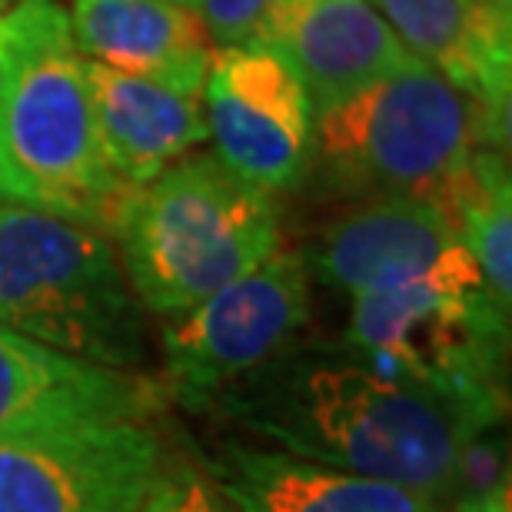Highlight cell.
<instances>
[{
	"label": "cell",
	"mask_w": 512,
	"mask_h": 512,
	"mask_svg": "<svg viewBox=\"0 0 512 512\" xmlns=\"http://www.w3.org/2000/svg\"><path fill=\"white\" fill-rule=\"evenodd\" d=\"M210 409L276 453L419 489L439 503H449L466 439L503 423L346 340L290 343Z\"/></svg>",
	"instance_id": "6da1fadb"
},
{
	"label": "cell",
	"mask_w": 512,
	"mask_h": 512,
	"mask_svg": "<svg viewBox=\"0 0 512 512\" xmlns=\"http://www.w3.org/2000/svg\"><path fill=\"white\" fill-rule=\"evenodd\" d=\"M0 60H4V20H0Z\"/></svg>",
	"instance_id": "44dd1931"
},
{
	"label": "cell",
	"mask_w": 512,
	"mask_h": 512,
	"mask_svg": "<svg viewBox=\"0 0 512 512\" xmlns=\"http://www.w3.org/2000/svg\"><path fill=\"white\" fill-rule=\"evenodd\" d=\"M143 310L180 316L280 247L273 197L217 153L127 187L107 230Z\"/></svg>",
	"instance_id": "3957f363"
},
{
	"label": "cell",
	"mask_w": 512,
	"mask_h": 512,
	"mask_svg": "<svg viewBox=\"0 0 512 512\" xmlns=\"http://www.w3.org/2000/svg\"><path fill=\"white\" fill-rule=\"evenodd\" d=\"M310 323L303 253L276 247L163 330V370L180 406L203 413L223 389L273 360Z\"/></svg>",
	"instance_id": "52a82bcc"
},
{
	"label": "cell",
	"mask_w": 512,
	"mask_h": 512,
	"mask_svg": "<svg viewBox=\"0 0 512 512\" xmlns=\"http://www.w3.org/2000/svg\"><path fill=\"white\" fill-rule=\"evenodd\" d=\"M207 473L240 512H446V503L419 489L303 463L237 439L213 449Z\"/></svg>",
	"instance_id": "5bb4252c"
},
{
	"label": "cell",
	"mask_w": 512,
	"mask_h": 512,
	"mask_svg": "<svg viewBox=\"0 0 512 512\" xmlns=\"http://www.w3.org/2000/svg\"><path fill=\"white\" fill-rule=\"evenodd\" d=\"M0 20V203L107 233L127 183L100 137L67 10L17 0Z\"/></svg>",
	"instance_id": "7a4b0ae2"
},
{
	"label": "cell",
	"mask_w": 512,
	"mask_h": 512,
	"mask_svg": "<svg viewBox=\"0 0 512 512\" xmlns=\"http://www.w3.org/2000/svg\"><path fill=\"white\" fill-rule=\"evenodd\" d=\"M17 0H0V10H7V7H14Z\"/></svg>",
	"instance_id": "7402d4cb"
},
{
	"label": "cell",
	"mask_w": 512,
	"mask_h": 512,
	"mask_svg": "<svg viewBox=\"0 0 512 512\" xmlns=\"http://www.w3.org/2000/svg\"><path fill=\"white\" fill-rule=\"evenodd\" d=\"M459 237L483 273L486 290L509 313L512 303V187L506 153L479 147L469 157L463 177L449 193Z\"/></svg>",
	"instance_id": "e0dca14e"
},
{
	"label": "cell",
	"mask_w": 512,
	"mask_h": 512,
	"mask_svg": "<svg viewBox=\"0 0 512 512\" xmlns=\"http://www.w3.org/2000/svg\"><path fill=\"white\" fill-rule=\"evenodd\" d=\"M0 323L77 360H147L143 303L107 233L0 203Z\"/></svg>",
	"instance_id": "5b68a950"
},
{
	"label": "cell",
	"mask_w": 512,
	"mask_h": 512,
	"mask_svg": "<svg viewBox=\"0 0 512 512\" xmlns=\"http://www.w3.org/2000/svg\"><path fill=\"white\" fill-rule=\"evenodd\" d=\"M263 40L290 60L313 117L416 60L370 0H286Z\"/></svg>",
	"instance_id": "8fae6325"
},
{
	"label": "cell",
	"mask_w": 512,
	"mask_h": 512,
	"mask_svg": "<svg viewBox=\"0 0 512 512\" xmlns=\"http://www.w3.org/2000/svg\"><path fill=\"white\" fill-rule=\"evenodd\" d=\"M283 7L286 0H190V10L217 50L263 40Z\"/></svg>",
	"instance_id": "d6986e66"
},
{
	"label": "cell",
	"mask_w": 512,
	"mask_h": 512,
	"mask_svg": "<svg viewBox=\"0 0 512 512\" xmlns=\"http://www.w3.org/2000/svg\"><path fill=\"white\" fill-rule=\"evenodd\" d=\"M177 4H187L190 7V0H177Z\"/></svg>",
	"instance_id": "603a6c76"
},
{
	"label": "cell",
	"mask_w": 512,
	"mask_h": 512,
	"mask_svg": "<svg viewBox=\"0 0 512 512\" xmlns=\"http://www.w3.org/2000/svg\"><path fill=\"white\" fill-rule=\"evenodd\" d=\"M343 340L386 356L439 393L506 413L509 313L486 286L413 283L360 293Z\"/></svg>",
	"instance_id": "8992f818"
},
{
	"label": "cell",
	"mask_w": 512,
	"mask_h": 512,
	"mask_svg": "<svg viewBox=\"0 0 512 512\" xmlns=\"http://www.w3.org/2000/svg\"><path fill=\"white\" fill-rule=\"evenodd\" d=\"M207 130L217 143V157L263 193L303 187L313 153V127H300L273 110L253 107L233 97L227 87L207 77Z\"/></svg>",
	"instance_id": "2e32d148"
},
{
	"label": "cell",
	"mask_w": 512,
	"mask_h": 512,
	"mask_svg": "<svg viewBox=\"0 0 512 512\" xmlns=\"http://www.w3.org/2000/svg\"><path fill=\"white\" fill-rule=\"evenodd\" d=\"M456 512H509V499H499V503H486V506H463Z\"/></svg>",
	"instance_id": "ffe728a7"
},
{
	"label": "cell",
	"mask_w": 512,
	"mask_h": 512,
	"mask_svg": "<svg viewBox=\"0 0 512 512\" xmlns=\"http://www.w3.org/2000/svg\"><path fill=\"white\" fill-rule=\"evenodd\" d=\"M84 74L107 157L127 187L153 180L210 140L200 97L120 74L87 57Z\"/></svg>",
	"instance_id": "9a60e30c"
},
{
	"label": "cell",
	"mask_w": 512,
	"mask_h": 512,
	"mask_svg": "<svg viewBox=\"0 0 512 512\" xmlns=\"http://www.w3.org/2000/svg\"><path fill=\"white\" fill-rule=\"evenodd\" d=\"M403 47L486 114L489 147L509 150L512 17L489 0H370Z\"/></svg>",
	"instance_id": "30bf717a"
},
{
	"label": "cell",
	"mask_w": 512,
	"mask_h": 512,
	"mask_svg": "<svg viewBox=\"0 0 512 512\" xmlns=\"http://www.w3.org/2000/svg\"><path fill=\"white\" fill-rule=\"evenodd\" d=\"M323 283L360 296L413 283L486 286L443 203L426 197H373L326 223L303 256Z\"/></svg>",
	"instance_id": "9c48e42d"
},
{
	"label": "cell",
	"mask_w": 512,
	"mask_h": 512,
	"mask_svg": "<svg viewBox=\"0 0 512 512\" xmlns=\"http://www.w3.org/2000/svg\"><path fill=\"white\" fill-rule=\"evenodd\" d=\"M157 469L143 416L0 436V512H137Z\"/></svg>",
	"instance_id": "ba28073f"
},
{
	"label": "cell",
	"mask_w": 512,
	"mask_h": 512,
	"mask_svg": "<svg viewBox=\"0 0 512 512\" xmlns=\"http://www.w3.org/2000/svg\"><path fill=\"white\" fill-rule=\"evenodd\" d=\"M137 512H240L233 499L213 483L207 469L193 463H167L157 469Z\"/></svg>",
	"instance_id": "ac0fdd59"
},
{
	"label": "cell",
	"mask_w": 512,
	"mask_h": 512,
	"mask_svg": "<svg viewBox=\"0 0 512 512\" xmlns=\"http://www.w3.org/2000/svg\"><path fill=\"white\" fill-rule=\"evenodd\" d=\"M80 54L120 74L203 97L213 44L200 17L177 0H74L67 10Z\"/></svg>",
	"instance_id": "4fadbf2b"
},
{
	"label": "cell",
	"mask_w": 512,
	"mask_h": 512,
	"mask_svg": "<svg viewBox=\"0 0 512 512\" xmlns=\"http://www.w3.org/2000/svg\"><path fill=\"white\" fill-rule=\"evenodd\" d=\"M479 147H489L483 107L416 57L316 117L303 187L330 200L426 197L446 207Z\"/></svg>",
	"instance_id": "277c9868"
},
{
	"label": "cell",
	"mask_w": 512,
	"mask_h": 512,
	"mask_svg": "<svg viewBox=\"0 0 512 512\" xmlns=\"http://www.w3.org/2000/svg\"><path fill=\"white\" fill-rule=\"evenodd\" d=\"M150 386L77 356L57 353L0 323V436L80 423L147 416Z\"/></svg>",
	"instance_id": "7c38bea8"
}]
</instances>
